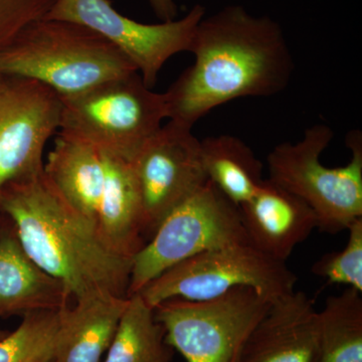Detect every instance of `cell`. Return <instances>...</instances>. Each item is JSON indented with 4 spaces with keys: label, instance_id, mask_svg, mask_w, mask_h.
Wrapping results in <instances>:
<instances>
[{
    "label": "cell",
    "instance_id": "cell-1",
    "mask_svg": "<svg viewBox=\"0 0 362 362\" xmlns=\"http://www.w3.org/2000/svg\"><path fill=\"white\" fill-rule=\"evenodd\" d=\"M190 66L164 93L168 119L194 127L209 112L245 97H271L291 80L294 62L280 25L228 6L202 18Z\"/></svg>",
    "mask_w": 362,
    "mask_h": 362
},
{
    "label": "cell",
    "instance_id": "cell-2",
    "mask_svg": "<svg viewBox=\"0 0 362 362\" xmlns=\"http://www.w3.org/2000/svg\"><path fill=\"white\" fill-rule=\"evenodd\" d=\"M0 213L13 223L28 256L63 283L75 301L128 297L132 259L112 250L97 223L73 209L44 173L7 185Z\"/></svg>",
    "mask_w": 362,
    "mask_h": 362
},
{
    "label": "cell",
    "instance_id": "cell-3",
    "mask_svg": "<svg viewBox=\"0 0 362 362\" xmlns=\"http://www.w3.org/2000/svg\"><path fill=\"white\" fill-rule=\"evenodd\" d=\"M7 77L32 78L61 97L138 73L130 59L103 37L78 23L42 20L0 51Z\"/></svg>",
    "mask_w": 362,
    "mask_h": 362
},
{
    "label": "cell",
    "instance_id": "cell-4",
    "mask_svg": "<svg viewBox=\"0 0 362 362\" xmlns=\"http://www.w3.org/2000/svg\"><path fill=\"white\" fill-rule=\"evenodd\" d=\"M334 133L318 124L305 131L296 143L277 145L267 158L269 180L306 202L322 232L337 233L362 218V135H347L351 159L341 168L324 166L320 157Z\"/></svg>",
    "mask_w": 362,
    "mask_h": 362
},
{
    "label": "cell",
    "instance_id": "cell-5",
    "mask_svg": "<svg viewBox=\"0 0 362 362\" xmlns=\"http://www.w3.org/2000/svg\"><path fill=\"white\" fill-rule=\"evenodd\" d=\"M61 100L59 134L129 161L168 119L164 93L153 92L138 73Z\"/></svg>",
    "mask_w": 362,
    "mask_h": 362
},
{
    "label": "cell",
    "instance_id": "cell-6",
    "mask_svg": "<svg viewBox=\"0 0 362 362\" xmlns=\"http://www.w3.org/2000/svg\"><path fill=\"white\" fill-rule=\"evenodd\" d=\"M297 277L287 263L249 242L216 247L181 262L137 293L152 308L169 299L206 301L247 287L273 302L294 291Z\"/></svg>",
    "mask_w": 362,
    "mask_h": 362
},
{
    "label": "cell",
    "instance_id": "cell-7",
    "mask_svg": "<svg viewBox=\"0 0 362 362\" xmlns=\"http://www.w3.org/2000/svg\"><path fill=\"white\" fill-rule=\"evenodd\" d=\"M245 242L249 240L239 206L207 180L164 218L133 257L128 297L185 259Z\"/></svg>",
    "mask_w": 362,
    "mask_h": 362
},
{
    "label": "cell",
    "instance_id": "cell-8",
    "mask_svg": "<svg viewBox=\"0 0 362 362\" xmlns=\"http://www.w3.org/2000/svg\"><path fill=\"white\" fill-rule=\"evenodd\" d=\"M271 303L254 289L240 287L206 301L166 300L154 312L166 342L187 362H238Z\"/></svg>",
    "mask_w": 362,
    "mask_h": 362
},
{
    "label": "cell",
    "instance_id": "cell-9",
    "mask_svg": "<svg viewBox=\"0 0 362 362\" xmlns=\"http://www.w3.org/2000/svg\"><path fill=\"white\" fill-rule=\"evenodd\" d=\"M204 14L206 8L197 4L180 20L147 25L118 13L110 0H57L44 20L71 21L99 33L130 59L152 89L166 62L189 52Z\"/></svg>",
    "mask_w": 362,
    "mask_h": 362
},
{
    "label": "cell",
    "instance_id": "cell-10",
    "mask_svg": "<svg viewBox=\"0 0 362 362\" xmlns=\"http://www.w3.org/2000/svg\"><path fill=\"white\" fill-rule=\"evenodd\" d=\"M141 194L143 233L151 237L166 216L207 181L201 140L192 127L169 120L132 161Z\"/></svg>",
    "mask_w": 362,
    "mask_h": 362
},
{
    "label": "cell",
    "instance_id": "cell-11",
    "mask_svg": "<svg viewBox=\"0 0 362 362\" xmlns=\"http://www.w3.org/2000/svg\"><path fill=\"white\" fill-rule=\"evenodd\" d=\"M62 100L51 88L7 77L0 89V194L44 173L45 145L61 125Z\"/></svg>",
    "mask_w": 362,
    "mask_h": 362
},
{
    "label": "cell",
    "instance_id": "cell-12",
    "mask_svg": "<svg viewBox=\"0 0 362 362\" xmlns=\"http://www.w3.org/2000/svg\"><path fill=\"white\" fill-rule=\"evenodd\" d=\"M317 313L313 299L302 291L272 302L238 362H319Z\"/></svg>",
    "mask_w": 362,
    "mask_h": 362
},
{
    "label": "cell",
    "instance_id": "cell-13",
    "mask_svg": "<svg viewBox=\"0 0 362 362\" xmlns=\"http://www.w3.org/2000/svg\"><path fill=\"white\" fill-rule=\"evenodd\" d=\"M239 209L250 244L284 263L318 228L313 209L269 178Z\"/></svg>",
    "mask_w": 362,
    "mask_h": 362
},
{
    "label": "cell",
    "instance_id": "cell-14",
    "mask_svg": "<svg viewBox=\"0 0 362 362\" xmlns=\"http://www.w3.org/2000/svg\"><path fill=\"white\" fill-rule=\"evenodd\" d=\"M70 299L65 285L28 256L11 221L1 218L0 317L62 310L69 306Z\"/></svg>",
    "mask_w": 362,
    "mask_h": 362
},
{
    "label": "cell",
    "instance_id": "cell-15",
    "mask_svg": "<svg viewBox=\"0 0 362 362\" xmlns=\"http://www.w3.org/2000/svg\"><path fill=\"white\" fill-rule=\"evenodd\" d=\"M105 180L97 226L105 242L119 255L133 257L145 245L141 194L131 161L101 153Z\"/></svg>",
    "mask_w": 362,
    "mask_h": 362
},
{
    "label": "cell",
    "instance_id": "cell-16",
    "mask_svg": "<svg viewBox=\"0 0 362 362\" xmlns=\"http://www.w3.org/2000/svg\"><path fill=\"white\" fill-rule=\"evenodd\" d=\"M127 300L106 295L66 307L54 362H103Z\"/></svg>",
    "mask_w": 362,
    "mask_h": 362
},
{
    "label": "cell",
    "instance_id": "cell-17",
    "mask_svg": "<svg viewBox=\"0 0 362 362\" xmlns=\"http://www.w3.org/2000/svg\"><path fill=\"white\" fill-rule=\"evenodd\" d=\"M44 173L73 209L97 223L105 180L104 162L99 150L59 133L45 162Z\"/></svg>",
    "mask_w": 362,
    "mask_h": 362
},
{
    "label": "cell",
    "instance_id": "cell-18",
    "mask_svg": "<svg viewBox=\"0 0 362 362\" xmlns=\"http://www.w3.org/2000/svg\"><path fill=\"white\" fill-rule=\"evenodd\" d=\"M201 145L207 180L237 206L252 199L265 178L251 147L232 135L211 136Z\"/></svg>",
    "mask_w": 362,
    "mask_h": 362
},
{
    "label": "cell",
    "instance_id": "cell-19",
    "mask_svg": "<svg viewBox=\"0 0 362 362\" xmlns=\"http://www.w3.org/2000/svg\"><path fill=\"white\" fill-rule=\"evenodd\" d=\"M173 352L154 308L140 294L128 297L103 362H171Z\"/></svg>",
    "mask_w": 362,
    "mask_h": 362
},
{
    "label": "cell",
    "instance_id": "cell-20",
    "mask_svg": "<svg viewBox=\"0 0 362 362\" xmlns=\"http://www.w3.org/2000/svg\"><path fill=\"white\" fill-rule=\"evenodd\" d=\"M319 362H362L361 293L349 288L328 297L317 313Z\"/></svg>",
    "mask_w": 362,
    "mask_h": 362
},
{
    "label": "cell",
    "instance_id": "cell-21",
    "mask_svg": "<svg viewBox=\"0 0 362 362\" xmlns=\"http://www.w3.org/2000/svg\"><path fill=\"white\" fill-rule=\"evenodd\" d=\"M64 309L23 316L16 330L0 338V362L54 361Z\"/></svg>",
    "mask_w": 362,
    "mask_h": 362
},
{
    "label": "cell",
    "instance_id": "cell-22",
    "mask_svg": "<svg viewBox=\"0 0 362 362\" xmlns=\"http://www.w3.org/2000/svg\"><path fill=\"white\" fill-rule=\"evenodd\" d=\"M349 240L341 251L331 252L317 259L312 273L331 284L349 286L362 293V218L347 228Z\"/></svg>",
    "mask_w": 362,
    "mask_h": 362
},
{
    "label": "cell",
    "instance_id": "cell-23",
    "mask_svg": "<svg viewBox=\"0 0 362 362\" xmlns=\"http://www.w3.org/2000/svg\"><path fill=\"white\" fill-rule=\"evenodd\" d=\"M57 0H0V51L25 28L44 20Z\"/></svg>",
    "mask_w": 362,
    "mask_h": 362
},
{
    "label": "cell",
    "instance_id": "cell-24",
    "mask_svg": "<svg viewBox=\"0 0 362 362\" xmlns=\"http://www.w3.org/2000/svg\"><path fill=\"white\" fill-rule=\"evenodd\" d=\"M148 2L161 23L175 21L177 16L178 8L175 0H148Z\"/></svg>",
    "mask_w": 362,
    "mask_h": 362
},
{
    "label": "cell",
    "instance_id": "cell-25",
    "mask_svg": "<svg viewBox=\"0 0 362 362\" xmlns=\"http://www.w3.org/2000/svg\"><path fill=\"white\" fill-rule=\"evenodd\" d=\"M6 78L7 76L4 75L1 70H0V89H1L2 86H4V83H6Z\"/></svg>",
    "mask_w": 362,
    "mask_h": 362
},
{
    "label": "cell",
    "instance_id": "cell-26",
    "mask_svg": "<svg viewBox=\"0 0 362 362\" xmlns=\"http://www.w3.org/2000/svg\"><path fill=\"white\" fill-rule=\"evenodd\" d=\"M6 334H7V333L4 332V331L2 330L1 328H0V338L6 337Z\"/></svg>",
    "mask_w": 362,
    "mask_h": 362
},
{
    "label": "cell",
    "instance_id": "cell-27",
    "mask_svg": "<svg viewBox=\"0 0 362 362\" xmlns=\"http://www.w3.org/2000/svg\"><path fill=\"white\" fill-rule=\"evenodd\" d=\"M0 221H1V218H0Z\"/></svg>",
    "mask_w": 362,
    "mask_h": 362
},
{
    "label": "cell",
    "instance_id": "cell-28",
    "mask_svg": "<svg viewBox=\"0 0 362 362\" xmlns=\"http://www.w3.org/2000/svg\"><path fill=\"white\" fill-rule=\"evenodd\" d=\"M51 362H54V361H51Z\"/></svg>",
    "mask_w": 362,
    "mask_h": 362
}]
</instances>
